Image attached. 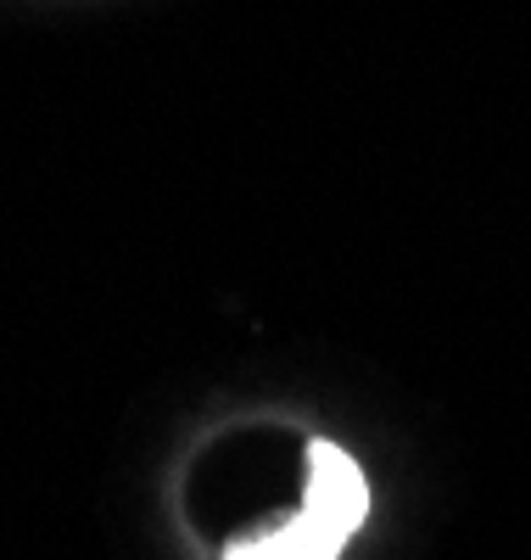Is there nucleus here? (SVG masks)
<instances>
[{"mask_svg": "<svg viewBox=\"0 0 531 560\" xmlns=\"http://www.w3.org/2000/svg\"><path fill=\"white\" fill-rule=\"evenodd\" d=\"M342 549H347V533L303 510V516H292V522L274 527V533H258V538L229 544L224 560H335Z\"/></svg>", "mask_w": 531, "mask_h": 560, "instance_id": "f03ea898", "label": "nucleus"}, {"mask_svg": "<svg viewBox=\"0 0 531 560\" xmlns=\"http://www.w3.org/2000/svg\"><path fill=\"white\" fill-rule=\"evenodd\" d=\"M308 516L342 527L353 538V527L369 516V488H364V471L347 448H335L324 438L308 443Z\"/></svg>", "mask_w": 531, "mask_h": 560, "instance_id": "f257e3e1", "label": "nucleus"}]
</instances>
